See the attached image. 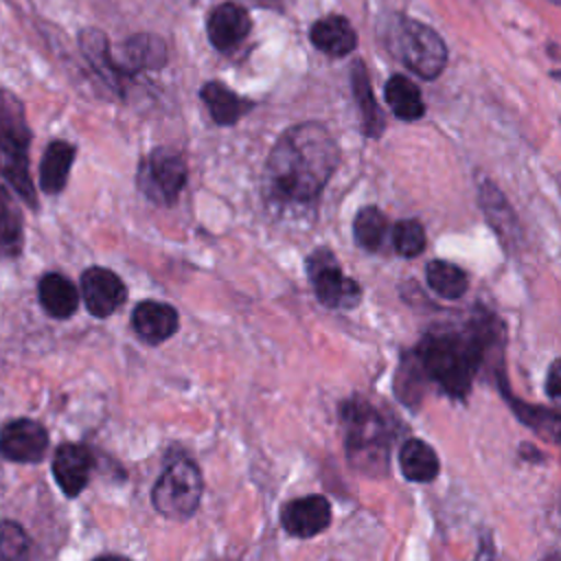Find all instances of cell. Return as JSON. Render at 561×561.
<instances>
[{
  "label": "cell",
  "mask_w": 561,
  "mask_h": 561,
  "mask_svg": "<svg viewBox=\"0 0 561 561\" xmlns=\"http://www.w3.org/2000/svg\"><path fill=\"white\" fill-rule=\"evenodd\" d=\"M392 245L397 254L414 259L425 250V230L416 219H401L392 230Z\"/></svg>",
  "instance_id": "obj_30"
},
{
  "label": "cell",
  "mask_w": 561,
  "mask_h": 561,
  "mask_svg": "<svg viewBox=\"0 0 561 561\" xmlns=\"http://www.w3.org/2000/svg\"><path fill=\"white\" fill-rule=\"evenodd\" d=\"M546 561H559V557H557V554H550V559H546Z\"/></svg>",
  "instance_id": "obj_34"
},
{
  "label": "cell",
  "mask_w": 561,
  "mask_h": 561,
  "mask_svg": "<svg viewBox=\"0 0 561 561\" xmlns=\"http://www.w3.org/2000/svg\"><path fill=\"white\" fill-rule=\"evenodd\" d=\"M476 561H495L493 559V543L489 541V539H484L482 541V546H480V552H478V559Z\"/></svg>",
  "instance_id": "obj_32"
},
{
  "label": "cell",
  "mask_w": 561,
  "mask_h": 561,
  "mask_svg": "<svg viewBox=\"0 0 561 561\" xmlns=\"http://www.w3.org/2000/svg\"><path fill=\"white\" fill-rule=\"evenodd\" d=\"M482 206H484V213L489 217V224L502 237H511L513 228H515V217L511 213V206L502 197V193L493 184H489V182L482 186Z\"/></svg>",
  "instance_id": "obj_28"
},
{
  "label": "cell",
  "mask_w": 561,
  "mask_h": 561,
  "mask_svg": "<svg viewBox=\"0 0 561 561\" xmlns=\"http://www.w3.org/2000/svg\"><path fill=\"white\" fill-rule=\"evenodd\" d=\"M81 296L94 318H107L125 302L127 287L116 272L94 265L81 274Z\"/></svg>",
  "instance_id": "obj_10"
},
{
  "label": "cell",
  "mask_w": 561,
  "mask_h": 561,
  "mask_svg": "<svg viewBox=\"0 0 561 561\" xmlns=\"http://www.w3.org/2000/svg\"><path fill=\"white\" fill-rule=\"evenodd\" d=\"M202 101L208 107V114L217 125H234L250 107L252 103L237 92H232L221 81H208L202 88Z\"/></svg>",
  "instance_id": "obj_19"
},
{
  "label": "cell",
  "mask_w": 561,
  "mask_h": 561,
  "mask_svg": "<svg viewBox=\"0 0 561 561\" xmlns=\"http://www.w3.org/2000/svg\"><path fill=\"white\" fill-rule=\"evenodd\" d=\"M351 88H353L355 101L359 105V114H362V123H364V134L370 136V138H379L383 134L386 118H383V112H381V107L377 105V101L373 96L366 66L359 59L353 61V68H351Z\"/></svg>",
  "instance_id": "obj_20"
},
{
  "label": "cell",
  "mask_w": 561,
  "mask_h": 561,
  "mask_svg": "<svg viewBox=\"0 0 561 561\" xmlns=\"http://www.w3.org/2000/svg\"><path fill=\"white\" fill-rule=\"evenodd\" d=\"M309 37L318 50H322L331 57H344V55L353 53L357 46L355 28L342 15H327L322 20H318L311 26Z\"/></svg>",
  "instance_id": "obj_17"
},
{
  "label": "cell",
  "mask_w": 561,
  "mask_h": 561,
  "mask_svg": "<svg viewBox=\"0 0 561 561\" xmlns=\"http://www.w3.org/2000/svg\"><path fill=\"white\" fill-rule=\"evenodd\" d=\"M559 379H561L559 377V362H552L550 368H548V379H546V390H548L550 399H559V392H561Z\"/></svg>",
  "instance_id": "obj_31"
},
{
  "label": "cell",
  "mask_w": 561,
  "mask_h": 561,
  "mask_svg": "<svg viewBox=\"0 0 561 561\" xmlns=\"http://www.w3.org/2000/svg\"><path fill=\"white\" fill-rule=\"evenodd\" d=\"M425 278H427L430 289L447 300L460 298L469 287V278H467L465 270H460L458 265H454L449 261H440V259L427 263Z\"/></svg>",
  "instance_id": "obj_25"
},
{
  "label": "cell",
  "mask_w": 561,
  "mask_h": 561,
  "mask_svg": "<svg viewBox=\"0 0 561 561\" xmlns=\"http://www.w3.org/2000/svg\"><path fill=\"white\" fill-rule=\"evenodd\" d=\"M48 449V432L33 419H13L0 430V456L11 462H39Z\"/></svg>",
  "instance_id": "obj_9"
},
{
  "label": "cell",
  "mask_w": 561,
  "mask_h": 561,
  "mask_svg": "<svg viewBox=\"0 0 561 561\" xmlns=\"http://www.w3.org/2000/svg\"><path fill=\"white\" fill-rule=\"evenodd\" d=\"M202 489L204 480L197 465L188 458H175L156 480L151 502L162 517L184 522L197 511Z\"/></svg>",
  "instance_id": "obj_6"
},
{
  "label": "cell",
  "mask_w": 561,
  "mask_h": 561,
  "mask_svg": "<svg viewBox=\"0 0 561 561\" xmlns=\"http://www.w3.org/2000/svg\"><path fill=\"white\" fill-rule=\"evenodd\" d=\"M502 392H504L506 401H511L513 412H515V416L522 423L530 425L539 436H543L550 443L559 440V414L557 412L546 410V408H537V405H530V403H524V401H517L515 397H511V392H508L504 381H502Z\"/></svg>",
  "instance_id": "obj_26"
},
{
  "label": "cell",
  "mask_w": 561,
  "mask_h": 561,
  "mask_svg": "<svg viewBox=\"0 0 561 561\" xmlns=\"http://www.w3.org/2000/svg\"><path fill=\"white\" fill-rule=\"evenodd\" d=\"M491 340L489 322H471L467 329H432L412 355L425 379L436 381L449 397L462 399L484 362Z\"/></svg>",
  "instance_id": "obj_2"
},
{
  "label": "cell",
  "mask_w": 561,
  "mask_h": 561,
  "mask_svg": "<svg viewBox=\"0 0 561 561\" xmlns=\"http://www.w3.org/2000/svg\"><path fill=\"white\" fill-rule=\"evenodd\" d=\"M331 524V504L324 495L311 493L289 500L280 508V526L287 535L309 539L327 530Z\"/></svg>",
  "instance_id": "obj_11"
},
{
  "label": "cell",
  "mask_w": 561,
  "mask_h": 561,
  "mask_svg": "<svg viewBox=\"0 0 561 561\" xmlns=\"http://www.w3.org/2000/svg\"><path fill=\"white\" fill-rule=\"evenodd\" d=\"M186 162L171 147H158L138 164L140 193L160 206H171L186 184Z\"/></svg>",
  "instance_id": "obj_7"
},
{
  "label": "cell",
  "mask_w": 561,
  "mask_h": 561,
  "mask_svg": "<svg viewBox=\"0 0 561 561\" xmlns=\"http://www.w3.org/2000/svg\"><path fill=\"white\" fill-rule=\"evenodd\" d=\"M37 298L50 318L66 320L79 307V289L59 272H48L37 283Z\"/></svg>",
  "instance_id": "obj_16"
},
{
  "label": "cell",
  "mask_w": 561,
  "mask_h": 561,
  "mask_svg": "<svg viewBox=\"0 0 561 561\" xmlns=\"http://www.w3.org/2000/svg\"><path fill=\"white\" fill-rule=\"evenodd\" d=\"M250 28H252V22L248 11L234 2H224L215 7L206 20L208 39L217 50L234 48L239 42L248 37Z\"/></svg>",
  "instance_id": "obj_14"
},
{
  "label": "cell",
  "mask_w": 561,
  "mask_h": 561,
  "mask_svg": "<svg viewBox=\"0 0 561 561\" xmlns=\"http://www.w3.org/2000/svg\"><path fill=\"white\" fill-rule=\"evenodd\" d=\"M79 46H81V53L83 57L88 59V64L94 68V72L112 88H121L123 85V75L118 72L116 64H114V57H112V50H110V44H107V37L96 31V28H85L81 31L79 35Z\"/></svg>",
  "instance_id": "obj_22"
},
{
  "label": "cell",
  "mask_w": 561,
  "mask_h": 561,
  "mask_svg": "<svg viewBox=\"0 0 561 561\" xmlns=\"http://www.w3.org/2000/svg\"><path fill=\"white\" fill-rule=\"evenodd\" d=\"M92 561H129V559L121 557V554H101V557H96Z\"/></svg>",
  "instance_id": "obj_33"
},
{
  "label": "cell",
  "mask_w": 561,
  "mask_h": 561,
  "mask_svg": "<svg viewBox=\"0 0 561 561\" xmlns=\"http://www.w3.org/2000/svg\"><path fill=\"white\" fill-rule=\"evenodd\" d=\"M28 552H31V539L26 530L13 519H2L0 522V557L4 561H28Z\"/></svg>",
  "instance_id": "obj_29"
},
{
  "label": "cell",
  "mask_w": 561,
  "mask_h": 561,
  "mask_svg": "<svg viewBox=\"0 0 561 561\" xmlns=\"http://www.w3.org/2000/svg\"><path fill=\"white\" fill-rule=\"evenodd\" d=\"M178 311L171 305L158 300H142L134 307L131 313V327L136 335L147 344H160L169 340L178 331Z\"/></svg>",
  "instance_id": "obj_15"
},
{
  "label": "cell",
  "mask_w": 561,
  "mask_h": 561,
  "mask_svg": "<svg viewBox=\"0 0 561 561\" xmlns=\"http://www.w3.org/2000/svg\"><path fill=\"white\" fill-rule=\"evenodd\" d=\"M399 467L410 482H432L440 471L436 451L421 438H408L401 445Z\"/></svg>",
  "instance_id": "obj_21"
},
{
  "label": "cell",
  "mask_w": 561,
  "mask_h": 561,
  "mask_svg": "<svg viewBox=\"0 0 561 561\" xmlns=\"http://www.w3.org/2000/svg\"><path fill=\"white\" fill-rule=\"evenodd\" d=\"M0 92H2V90H0Z\"/></svg>",
  "instance_id": "obj_35"
},
{
  "label": "cell",
  "mask_w": 561,
  "mask_h": 561,
  "mask_svg": "<svg viewBox=\"0 0 561 561\" xmlns=\"http://www.w3.org/2000/svg\"><path fill=\"white\" fill-rule=\"evenodd\" d=\"M31 129L22 103L0 92V178L31 206L37 208L35 186L28 173Z\"/></svg>",
  "instance_id": "obj_4"
},
{
  "label": "cell",
  "mask_w": 561,
  "mask_h": 561,
  "mask_svg": "<svg viewBox=\"0 0 561 561\" xmlns=\"http://www.w3.org/2000/svg\"><path fill=\"white\" fill-rule=\"evenodd\" d=\"M342 423L348 462L368 476L388 473L390 430L381 412L364 399H348L342 405Z\"/></svg>",
  "instance_id": "obj_3"
},
{
  "label": "cell",
  "mask_w": 561,
  "mask_h": 561,
  "mask_svg": "<svg viewBox=\"0 0 561 561\" xmlns=\"http://www.w3.org/2000/svg\"><path fill=\"white\" fill-rule=\"evenodd\" d=\"M92 465H94V458L88 447L77 443H66L57 447L53 456V476L59 489L68 497H75L88 486Z\"/></svg>",
  "instance_id": "obj_13"
},
{
  "label": "cell",
  "mask_w": 561,
  "mask_h": 561,
  "mask_svg": "<svg viewBox=\"0 0 561 561\" xmlns=\"http://www.w3.org/2000/svg\"><path fill=\"white\" fill-rule=\"evenodd\" d=\"M337 160V142L324 125H291L267 156L265 191L283 206L311 204L333 175Z\"/></svg>",
  "instance_id": "obj_1"
},
{
  "label": "cell",
  "mask_w": 561,
  "mask_h": 561,
  "mask_svg": "<svg viewBox=\"0 0 561 561\" xmlns=\"http://www.w3.org/2000/svg\"><path fill=\"white\" fill-rule=\"evenodd\" d=\"M75 145L66 142V140H53L42 158L39 164V186L44 193L48 195H57L64 191L66 182H68V173L70 167L75 162Z\"/></svg>",
  "instance_id": "obj_18"
},
{
  "label": "cell",
  "mask_w": 561,
  "mask_h": 561,
  "mask_svg": "<svg viewBox=\"0 0 561 561\" xmlns=\"http://www.w3.org/2000/svg\"><path fill=\"white\" fill-rule=\"evenodd\" d=\"M114 64L123 77H129L138 70H160L167 64V44L151 33H138L127 37L118 55H114Z\"/></svg>",
  "instance_id": "obj_12"
},
{
  "label": "cell",
  "mask_w": 561,
  "mask_h": 561,
  "mask_svg": "<svg viewBox=\"0 0 561 561\" xmlns=\"http://www.w3.org/2000/svg\"><path fill=\"white\" fill-rule=\"evenodd\" d=\"M22 213L9 188L0 182V256H15L22 250Z\"/></svg>",
  "instance_id": "obj_24"
},
{
  "label": "cell",
  "mask_w": 561,
  "mask_h": 561,
  "mask_svg": "<svg viewBox=\"0 0 561 561\" xmlns=\"http://www.w3.org/2000/svg\"><path fill=\"white\" fill-rule=\"evenodd\" d=\"M386 103L401 121H416L425 114V105L419 88L403 75H394L386 81Z\"/></svg>",
  "instance_id": "obj_23"
},
{
  "label": "cell",
  "mask_w": 561,
  "mask_h": 561,
  "mask_svg": "<svg viewBox=\"0 0 561 561\" xmlns=\"http://www.w3.org/2000/svg\"><path fill=\"white\" fill-rule=\"evenodd\" d=\"M386 230H388V221L377 206H366L355 215L353 234L359 248L368 252H377L386 239Z\"/></svg>",
  "instance_id": "obj_27"
},
{
  "label": "cell",
  "mask_w": 561,
  "mask_h": 561,
  "mask_svg": "<svg viewBox=\"0 0 561 561\" xmlns=\"http://www.w3.org/2000/svg\"><path fill=\"white\" fill-rule=\"evenodd\" d=\"M307 276L316 298L329 309H353L362 300L359 283L342 272L335 254L327 248L311 252Z\"/></svg>",
  "instance_id": "obj_8"
},
{
  "label": "cell",
  "mask_w": 561,
  "mask_h": 561,
  "mask_svg": "<svg viewBox=\"0 0 561 561\" xmlns=\"http://www.w3.org/2000/svg\"><path fill=\"white\" fill-rule=\"evenodd\" d=\"M388 44L399 61H403V66L421 79L438 77L447 64L445 42L432 26L423 22L410 18L397 20L390 28Z\"/></svg>",
  "instance_id": "obj_5"
}]
</instances>
